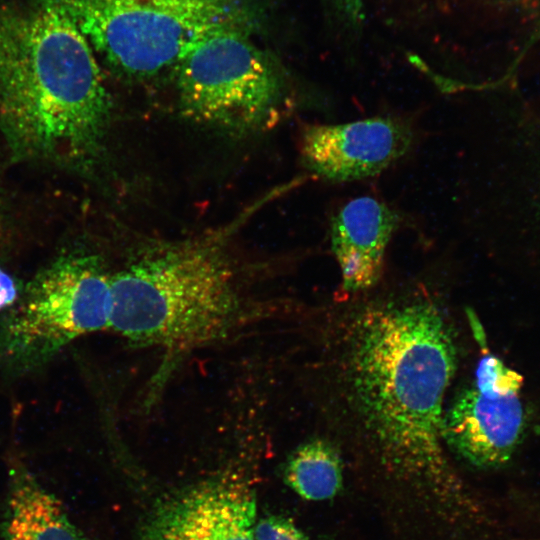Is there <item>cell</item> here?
<instances>
[{"mask_svg": "<svg viewBox=\"0 0 540 540\" xmlns=\"http://www.w3.org/2000/svg\"><path fill=\"white\" fill-rule=\"evenodd\" d=\"M398 223L394 210L370 196L350 200L332 218L331 247L346 291L365 290L377 282Z\"/></svg>", "mask_w": 540, "mask_h": 540, "instance_id": "obj_10", "label": "cell"}, {"mask_svg": "<svg viewBox=\"0 0 540 540\" xmlns=\"http://www.w3.org/2000/svg\"><path fill=\"white\" fill-rule=\"evenodd\" d=\"M174 70L180 110L195 123L244 135L271 127L287 108L282 70L241 23L204 34Z\"/></svg>", "mask_w": 540, "mask_h": 540, "instance_id": "obj_4", "label": "cell"}, {"mask_svg": "<svg viewBox=\"0 0 540 540\" xmlns=\"http://www.w3.org/2000/svg\"><path fill=\"white\" fill-rule=\"evenodd\" d=\"M255 540H309L295 523L282 515H269L256 521Z\"/></svg>", "mask_w": 540, "mask_h": 540, "instance_id": "obj_13", "label": "cell"}, {"mask_svg": "<svg viewBox=\"0 0 540 540\" xmlns=\"http://www.w3.org/2000/svg\"><path fill=\"white\" fill-rule=\"evenodd\" d=\"M257 501L249 479L227 471L156 501L138 540H255Z\"/></svg>", "mask_w": 540, "mask_h": 540, "instance_id": "obj_8", "label": "cell"}, {"mask_svg": "<svg viewBox=\"0 0 540 540\" xmlns=\"http://www.w3.org/2000/svg\"><path fill=\"white\" fill-rule=\"evenodd\" d=\"M117 72L148 78L174 68L214 28L241 23L224 0H53Z\"/></svg>", "mask_w": 540, "mask_h": 540, "instance_id": "obj_6", "label": "cell"}, {"mask_svg": "<svg viewBox=\"0 0 540 540\" xmlns=\"http://www.w3.org/2000/svg\"><path fill=\"white\" fill-rule=\"evenodd\" d=\"M111 274L93 254L68 253L42 268L0 324V364L24 374L76 339L109 329Z\"/></svg>", "mask_w": 540, "mask_h": 540, "instance_id": "obj_5", "label": "cell"}, {"mask_svg": "<svg viewBox=\"0 0 540 540\" xmlns=\"http://www.w3.org/2000/svg\"><path fill=\"white\" fill-rule=\"evenodd\" d=\"M111 108L94 51L61 6L0 0V131L14 156L87 166Z\"/></svg>", "mask_w": 540, "mask_h": 540, "instance_id": "obj_2", "label": "cell"}, {"mask_svg": "<svg viewBox=\"0 0 540 540\" xmlns=\"http://www.w3.org/2000/svg\"><path fill=\"white\" fill-rule=\"evenodd\" d=\"M266 202L222 227L160 244L111 274L109 329L137 347L180 356L231 338L260 316L230 242Z\"/></svg>", "mask_w": 540, "mask_h": 540, "instance_id": "obj_3", "label": "cell"}, {"mask_svg": "<svg viewBox=\"0 0 540 540\" xmlns=\"http://www.w3.org/2000/svg\"><path fill=\"white\" fill-rule=\"evenodd\" d=\"M19 294L16 281L0 268V310L10 308L18 299Z\"/></svg>", "mask_w": 540, "mask_h": 540, "instance_id": "obj_15", "label": "cell"}, {"mask_svg": "<svg viewBox=\"0 0 540 540\" xmlns=\"http://www.w3.org/2000/svg\"><path fill=\"white\" fill-rule=\"evenodd\" d=\"M2 540H88L61 502L22 463L9 470Z\"/></svg>", "mask_w": 540, "mask_h": 540, "instance_id": "obj_11", "label": "cell"}, {"mask_svg": "<svg viewBox=\"0 0 540 540\" xmlns=\"http://www.w3.org/2000/svg\"><path fill=\"white\" fill-rule=\"evenodd\" d=\"M365 0H328L336 12L352 24L362 20Z\"/></svg>", "mask_w": 540, "mask_h": 540, "instance_id": "obj_14", "label": "cell"}, {"mask_svg": "<svg viewBox=\"0 0 540 540\" xmlns=\"http://www.w3.org/2000/svg\"><path fill=\"white\" fill-rule=\"evenodd\" d=\"M412 143L402 121L372 117L341 124L309 125L302 132L300 153L304 167L335 182L374 176L400 159Z\"/></svg>", "mask_w": 540, "mask_h": 540, "instance_id": "obj_9", "label": "cell"}, {"mask_svg": "<svg viewBox=\"0 0 540 540\" xmlns=\"http://www.w3.org/2000/svg\"><path fill=\"white\" fill-rule=\"evenodd\" d=\"M342 460L335 446L323 439L299 445L284 467L285 483L301 498L328 500L342 488Z\"/></svg>", "mask_w": 540, "mask_h": 540, "instance_id": "obj_12", "label": "cell"}, {"mask_svg": "<svg viewBox=\"0 0 540 540\" xmlns=\"http://www.w3.org/2000/svg\"><path fill=\"white\" fill-rule=\"evenodd\" d=\"M347 356L349 395L384 463L435 495L456 493L441 430L457 351L441 311L426 301L370 308Z\"/></svg>", "mask_w": 540, "mask_h": 540, "instance_id": "obj_1", "label": "cell"}, {"mask_svg": "<svg viewBox=\"0 0 540 540\" xmlns=\"http://www.w3.org/2000/svg\"><path fill=\"white\" fill-rule=\"evenodd\" d=\"M522 384L517 371L486 351L473 383L443 414V442L473 466L496 468L506 464L527 427L520 396Z\"/></svg>", "mask_w": 540, "mask_h": 540, "instance_id": "obj_7", "label": "cell"}]
</instances>
